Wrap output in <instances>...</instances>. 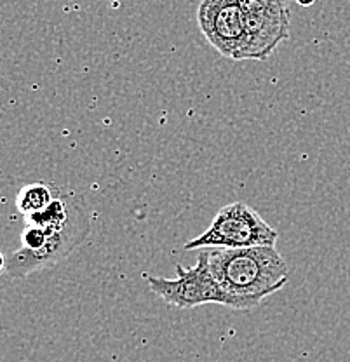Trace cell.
Listing matches in <instances>:
<instances>
[{"label":"cell","instance_id":"1","mask_svg":"<svg viewBox=\"0 0 350 362\" xmlns=\"http://www.w3.org/2000/svg\"><path fill=\"white\" fill-rule=\"evenodd\" d=\"M21 246L7 258L6 274L13 279L58 265L89 235L86 204L70 192H58L40 213L26 216Z\"/></svg>","mask_w":350,"mask_h":362},{"label":"cell","instance_id":"2","mask_svg":"<svg viewBox=\"0 0 350 362\" xmlns=\"http://www.w3.org/2000/svg\"><path fill=\"white\" fill-rule=\"evenodd\" d=\"M208 255L211 272L228 298V308H257L288 282L289 267L276 247H213Z\"/></svg>","mask_w":350,"mask_h":362},{"label":"cell","instance_id":"3","mask_svg":"<svg viewBox=\"0 0 350 362\" xmlns=\"http://www.w3.org/2000/svg\"><path fill=\"white\" fill-rule=\"evenodd\" d=\"M279 233L262 216L244 202L223 206L213 218L211 225L201 235L185 244L187 251L194 249H243V247H276Z\"/></svg>","mask_w":350,"mask_h":362},{"label":"cell","instance_id":"4","mask_svg":"<svg viewBox=\"0 0 350 362\" xmlns=\"http://www.w3.org/2000/svg\"><path fill=\"white\" fill-rule=\"evenodd\" d=\"M148 288L165 303L178 308H195L208 303L231 307L227 294L221 291L211 272L208 251L199 252L197 265L192 269L176 265V279L148 277Z\"/></svg>","mask_w":350,"mask_h":362},{"label":"cell","instance_id":"5","mask_svg":"<svg viewBox=\"0 0 350 362\" xmlns=\"http://www.w3.org/2000/svg\"><path fill=\"white\" fill-rule=\"evenodd\" d=\"M246 47L240 59L265 62L281 42L289 39V11L286 0H239Z\"/></svg>","mask_w":350,"mask_h":362},{"label":"cell","instance_id":"6","mask_svg":"<svg viewBox=\"0 0 350 362\" xmlns=\"http://www.w3.org/2000/svg\"><path fill=\"white\" fill-rule=\"evenodd\" d=\"M197 21L202 35L221 56L240 62L246 30L239 0H202Z\"/></svg>","mask_w":350,"mask_h":362},{"label":"cell","instance_id":"7","mask_svg":"<svg viewBox=\"0 0 350 362\" xmlns=\"http://www.w3.org/2000/svg\"><path fill=\"white\" fill-rule=\"evenodd\" d=\"M58 192L59 190L54 185H49L46 181H35V183L25 185L16 197V209L25 218L40 213L54 201Z\"/></svg>","mask_w":350,"mask_h":362},{"label":"cell","instance_id":"8","mask_svg":"<svg viewBox=\"0 0 350 362\" xmlns=\"http://www.w3.org/2000/svg\"><path fill=\"white\" fill-rule=\"evenodd\" d=\"M296 4L302 7H310V6H314L315 0H296Z\"/></svg>","mask_w":350,"mask_h":362},{"label":"cell","instance_id":"9","mask_svg":"<svg viewBox=\"0 0 350 362\" xmlns=\"http://www.w3.org/2000/svg\"><path fill=\"white\" fill-rule=\"evenodd\" d=\"M6 267H7V259H6V256L0 252V274H2V272H6Z\"/></svg>","mask_w":350,"mask_h":362}]
</instances>
